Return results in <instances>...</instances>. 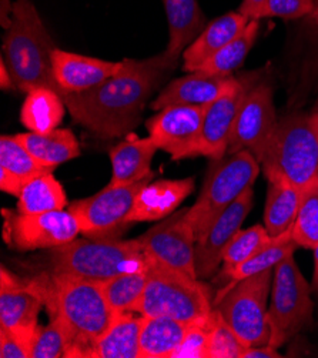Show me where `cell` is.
I'll return each mask as SVG.
<instances>
[{
    "instance_id": "47",
    "label": "cell",
    "mask_w": 318,
    "mask_h": 358,
    "mask_svg": "<svg viewBox=\"0 0 318 358\" xmlns=\"http://www.w3.org/2000/svg\"><path fill=\"white\" fill-rule=\"evenodd\" d=\"M314 110L318 112V100H317V104H315V107H314Z\"/></svg>"
},
{
    "instance_id": "8",
    "label": "cell",
    "mask_w": 318,
    "mask_h": 358,
    "mask_svg": "<svg viewBox=\"0 0 318 358\" xmlns=\"http://www.w3.org/2000/svg\"><path fill=\"white\" fill-rule=\"evenodd\" d=\"M312 308L310 285L301 274L294 255H290L274 267L268 307V345L280 348L301 330L310 327Z\"/></svg>"
},
{
    "instance_id": "25",
    "label": "cell",
    "mask_w": 318,
    "mask_h": 358,
    "mask_svg": "<svg viewBox=\"0 0 318 358\" xmlns=\"http://www.w3.org/2000/svg\"><path fill=\"white\" fill-rule=\"evenodd\" d=\"M145 315L136 317L131 311L120 313L112 327L93 345L90 355L94 358H138L140 334Z\"/></svg>"
},
{
    "instance_id": "12",
    "label": "cell",
    "mask_w": 318,
    "mask_h": 358,
    "mask_svg": "<svg viewBox=\"0 0 318 358\" xmlns=\"http://www.w3.org/2000/svg\"><path fill=\"white\" fill-rule=\"evenodd\" d=\"M277 124L278 119L271 87L267 83L253 85L240 107L230 136L227 155L249 150L260 163Z\"/></svg>"
},
{
    "instance_id": "28",
    "label": "cell",
    "mask_w": 318,
    "mask_h": 358,
    "mask_svg": "<svg viewBox=\"0 0 318 358\" xmlns=\"http://www.w3.org/2000/svg\"><path fill=\"white\" fill-rule=\"evenodd\" d=\"M303 190L284 180L268 182L264 223L273 237L291 230L301 204Z\"/></svg>"
},
{
    "instance_id": "15",
    "label": "cell",
    "mask_w": 318,
    "mask_h": 358,
    "mask_svg": "<svg viewBox=\"0 0 318 358\" xmlns=\"http://www.w3.org/2000/svg\"><path fill=\"white\" fill-rule=\"evenodd\" d=\"M252 86L250 80L236 79L222 96L205 107L196 157L205 156L211 160L226 157L237 115Z\"/></svg>"
},
{
    "instance_id": "21",
    "label": "cell",
    "mask_w": 318,
    "mask_h": 358,
    "mask_svg": "<svg viewBox=\"0 0 318 358\" xmlns=\"http://www.w3.org/2000/svg\"><path fill=\"white\" fill-rule=\"evenodd\" d=\"M159 148L150 137L127 136L110 150V186H127L153 177L152 162Z\"/></svg>"
},
{
    "instance_id": "17",
    "label": "cell",
    "mask_w": 318,
    "mask_h": 358,
    "mask_svg": "<svg viewBox=\"0 0 318 358\" xmlns=\"http://www.w3.org/2000/svg\"><path fill=\"white\" fill-rule=\"evenodd\" d=\"M52 66L55 80L64 96L66 93H79L100 85L117 73L123 67V60L108 62L56 48L52 53Z\"/></svg>"
},
{
    "instance_id": "3",
    "label": "cell",
    "mask_w": 318,
    "mask_h": 358,
    "mask_svg": "<svg viewBox=\"0 0 318 358\" xmlns=\"http://www.w3.org/2000/svg\"><path fill=\"white\" fill-rule=\"evenodd\" d=\"M46 297L72 334L73 345L68 357H89L96 341L119 315L96 281L53 274L52 289Z\"/></svg>"
},
{
    "instance_id": "14",
    "label": "cell",
    "mask_w": 318,
    "mask_h": 358,
    "mask_svg": "<svg viewBox=\"0 0 318 358\" xmlns=\"http://www.w3.org/2000/svg\"><path fill=\"white\" fill-rule=\"evenodd\" d=\"M205 107L168 106L146 122L149 137L173 162L196 157Z\"/></svg>"
},
{
    "instance_id": "7",
    "label": "cell",
    "mask_w": 318,
    "mask_h": 358,
    "mask_svg": "<svg viewBox=\"0 0 318 358\" xmlns=\"http://www.w3.org/2000/svg\"><path fill=\"white\" fill-rule=\"evenodd\" d=\"M259 174L260 163L249 150H240L211 162L200 196L187 213L196 241L207 233L224 210L247 189L253 187Z\"/></svg>"
},
{
    "instance_id": "19",
    "label": "cell",
    "mask_w": 318,
    "mask_h": 358,
    "mask_svg": "<svg viewBox=\"0 0 318 358\" xmlns=\"http://www.w3.org/2000/svg\"><path fill=\"white\" fill-rule=\"evenodd\" d=\"M233 76H211L193 71L187 76L170 82L152 103L153 110H161L168 106H201L207 107L222 96L233 83Z\"/></svg>"
},
{
    "instance_id": "34",
    "label": "cell",
    "mask_w": 318,
    "mask_h": 358,
    "mask_svg": "<svg viewBox=\"0 0 318 358\" xmlns=\"http://www.w3.org/2000/svg\"><path fill=\"white\" fill-rule=\"evenodd\" d=\"M291 237L298 247L318 245V177L303 189L297 219L291 227Z\"/></svg>"
},
{
    "instance_id": "35",
    "label": "cell",
    "mask_w": 318,
    "mask_h": 358,
    "mask_svg": "<svg viewBox=\"0 0 318 358\" xmlns=\"http://www.w3.org/2000/svg\"><path fill=\"white\" fill-rule=\"evenodd\" d=\"M0 167L16 176L24 185L34 177L53 171L41 166L15 136L0 137Z\"/></svg>"
},
{
    "instance_id": "32",
    "label": "cell",
    "mask_w": 318,
    "mask_h": 358,
    "mask_svg": "<svg viewBox=\"0 0 318 358\" xmlns=\"http://www.w3.org/2000/svg\"><path fill=\"white\" fill-rule=\"evenodd\" d=\"M150 267V264H149ZM149 267L123 273L100 282L103 293L116 313L131 311L141 299L149 280Z\"/></svg>"
},
{
    "instance_id": "13",
    "label": "cell",
    "mask_w": 318,
    "mask_h": 358,
    "mask_svg": "<svg viewBox=\"0 0 318 358\" xmlns=\"http://www.w3.org/2000/svg\"><path fill=\"white\" fill-rule=\"evenodd\" d=\"M189 208L170 214L137 240L154 262L197 278L196 234L189 220Z\"/></svg>"
},
{
    "instance_id": "38",
    "label": "cell",
    "mask_w": 318,
    "mask_h": 358,
    "mask_svg": "<svg viewBox=\"0 0 318 358\" xmlns=\"http://www.w3.org/2000/svg\"><path fill=\"white\" fill-rule=\"evenodd\" d=\"M211 321H213V314L207 321L189 324L186 337L173 358H208Z\"/></svg>"
},
{
    "instance_id": "44",
    "label": "cell",
    "mask_w": 318,
    "mask_h": 358,
    "mask_svg": "<svg viewBox=\"0 0 318 358\" xmlns=\"http://www.w3.org/2000/svg\"><path fill=\"white\" fill-rule=\"evenodd\" d=\"M0 87H2L3 90L15 89V83H13L12 75H10V71H9L3 57H2V60H0Z\"/></svg>"
},
{
    "instance_id": "31",
    "label": "cell",
    "mask_w": 318,
    "mask_h": 358,
    "mask_svg": "<svg viewBox=\"0 0 318 358\" xmlns=\"http://www.w3.org/2000/svg\"><path fill=\"white\" fill-rule=\"evenodd\" d=\"M259 33L260 22L257 19H252L236 39L208 59L197 71L211 76H231L233 71L243 64L247 55L250 53L259 38Z\"/></svg>"
},
{
    "instance_id": "36",
    "label": "cell",
    "mask_w": 318,
    "mask_h": 358,
    "mask_svg": "<svg viewBox=\"0 0 318 358\" xmlns=\"http://www.w3.org/2000/svg\"><path fill=\"white\" fill-rule=\"evenodd\" d=\"M73 338L63 318L55 314L46 327H39L34 336L30 358H59L68 357Z\"/></svg>"
},
{
    "instance_id": "26",
    "label": "cell",
    "mask_w": 318,
    "mask_h": 358,
    "mask_svg": "<svg viewBox=\"0 0 318 358\" xmlns=\"http://www.w3.org/2000/svg\"><path fill=\"white\" fill-rule=\"evenodd\" d=\"M189 324L170 317H145L138 358H173L186 337Z\"/></svg>"
},
{
    "instance_id": "10",
    "label": "cell",
    "mask_w": 318,
    "mask_h": 358,
    "mask_svg": "<svg viewBox=\"0 0 318 358\" xmlns=\"http://www.w3.org/2000/svg\"><path fill=\"white\" fill-rule=\"evenodd\" d=\"M153 177L127 186L108 185L101 192L73 201L68 211L73 214L80 233L89 238H115L131 224L130 214L138 193Z\"/></svg>"
},
{
    "instance_id": "30",
    "label": "cell",
    "mask_w": 318,
    "mask_h": 358,
    "mask_svg": "<svg viewBox=\"0 0 318 358\" xmlns=\"http://www.w3.org/2000/svg\"><path fill=\"white\" fill-rule=\"evenodd\" d=\"M17 199L16 210L22 214L60 211L67 206V196L53 171L31 178L23 186Z\"/></svg>"
},
{
    "instance_id": "5",
    "label": "cell",
    "mask_w": 318,
    "mask_h": 358,
    "mask_svg": "<svg viewBox=\"0 0 318 358\" xmlns=\"http://www.w3.org/2000/svg\"><path fill=\"white\" fill-rule=\"evenodd\" d=\"M260 166L268 182L284 180L301 190L307 187L318 177V112L280 120Z\"/></svg>"
},
{
    "instance_id": "22",
    "label": "cell",
    "mask_w": 318,
    "mask_h": 358,
    "mask_svg": "<svg viewBox=\"0 0 318 358\" xmlns=\"http://www.w3.org/2000/svg\"><path fill=\"white\" fill-rule=\"evenodd\" d=\"M249 22L250 19L244 15L230 12L207 23L198 38L183 52V70L189 73L197 71L208 59L236 39Z\"/></svg>"
},
{
    "instance_id": "23",
    "label": "cell",
    "mask_w": 318,
    "mask_h": 358,
    "mask_svg": "<svg viewBox=\"0 0 318 358\" xmlns=\"http://www.w3.org/2000/svg\"><path fill=\"white\" fill-rule=\"evenodd\" d=\"M168 23V43L166 53L180 57L207 26L198 0H163Z\"/></svg>"
},
{
    "instance_id": "40",
    "label": "cell",
    "mask_w": 318,
    "mask_h": 358,
    "mask_svg": "<svg viewBox=\"0 0 318 358\" xmlns=\"http://www.w3.org/2000/svg\"><path fill=\"white\" fill-rule=\"evenodd\" d=\"M36 330H10L0 327V357L2 358H30L31 345Z\"/></svg>"
},
{
    "instance_id": "45",
    "label": "cell",
    "mask_w": 318,
    "mask_h": 358,
    "mask_svg": "<svg viewBox=\"0 0 318 358\" xmlns=\"http://www.w3.org/2000/svg\"><path fill=\"white\" fill-rule=\"evenodd\" d=\"M314 284L318 290V245L314 248Z\"/></svg>"
},
{
    "instance_id": "1",
    "label": "cell",
    "mask_w": 318,
    "mask_h": 358,
    "mask_svg": "<svg viewBox=\"0 0 318 358\" xmlns=\"http://www.w3.org/2000/svg\"><path fill=\"white\" fill-rule=\"evenodd\" d=\"M178 64L179 59L166 50L145 60L124 59L117 73L100 85L66 93V109L76 123L103 140L123 137L140 124L150 96Z\"/></svg>"
},
{
    "instance_id": "20",
    "label": "cell",
    "mask_w": 318,
    "mask_h": 358,
    "mask_svg": "<svg viewBox=\"0 0 318 358\" xmlns=\"http://www.w3.org/2000/svg\"><path fill=\"white\" fill-rule=\"evenodd\" d=\"M194 190V178L157 180L143 187L136 199L130 223L157 222L168 217Z\"/></svg>"
},
{
    "instance_id": "37",
    "label": "cell",
    "mask_w": 318,
    "mask_h": 358,
    "mask_svg": "<svg viewBox=\"0 0 318 358\" xmlns=\"http://www.w3.org/2000/svg\"><path fill=\"white\" fill-rule=\"evenodd\" d=\"M250 345L247 344L215 308L211 321L208 358H243Z\"/></svg>"
},
{
    "instance_id": "39",
    "label": "cell",
    "mask_w": 318,
    "mask_h": 358,
    "mask_svg": "<svg viewBox=\"0 0 318 358\" xmlns=\"http://www.w3.org/2000/svg\"><path fill=\"white\" fill-rule=\"evenodd\" d=\"M314 8L315 0H266L264 5L254 15V19H297L305 15H311L314 12Z\"/></svg>"
},
{
    "instance_id": "43",
    "label": "cell",
    "mask_w": 318,
    "mask_h": 358,
    "mask_svg": "<svg viewBox=\"0 0 318 358\" xmlns=\"http://www.w3.org/2000/svg\"><path fill=\"white\" fill-rule=\"evenodd\" d=\"M264 2L266 0H243L237 12L252 20L254 19V15L257 13V10L264 5Z\"/></svg>"
},
{
    "instance_id": "46",
    "label": "cell",
    "mask_w": 318,
    "mask_h": 358,
    "mask_svg": "<svg viewBox=\"0 0 318 358\" xmlns=\"http://www.w3.org/2000/svg\"><path fill=\"white\" fill-rule=\"evenodd\" d=\"M311 15H312V17L315 19V22L318 24V0H315V8H314V12Z\"/></svg>"
},
{
    "instance_id": "4",
    "label": "cell",
    "mask_w": 318,
    "mask_h": 358,
    "mask_svg": "<svg viewBox=\"0 0 318 358\" xmlns=\"http://www.w3.org/2000/svg\"><path fill=\"white\" fill-rule=\"evenodd\" d=\"M149 264L150 259L137 238H75L52 248L50 255L53 274L96 282L146 268Z\"/></svg>"
},
{
    "instance_id": "24",
    "label": "cell",
    "mask_w": 318,
    "mask_h": 358,
    "mask_svg": "<svg viewBox=\"0 0 318 358\" xmlns=\"http://www.w3.org/2000/svg\"><path fill=\"white\" fill-rule=\"evenodd\" d=\"M36 162L55 170L57 166L80 156V146L70 129H56L50 133H22L15 136Z\"/></svg>"
},
{
    "instance_id": "9",
    "label": "cell",
    "mask_w": 318,
    "mask_h": 358,
    "mask_svg": "<svg viewBox=\"0 0 318 358\" xmlns=\"http://www.w3.org/2000/svg\"><path fill=\"white\" fill-rule=\"evenodd\" d=\"M273 277L274 268L247 277L213 300L223 320L250 347L270 344L267 299Z\"/></svg>"
},
{
    "instance_id": "11",
    "label": "cell",
    "mask_w": 318,
    "mask_h": 358,
    "mask_svg": "<svg viewBox=\"0 0 318 358\" xmlns=\"http://www.w3.org/2000/svg\"><path fill=\"white\" fill-rule=\"evenodd\" d=\"M3 237L8 245L20 252L55 248L78 238L80 227L68 210L22 214L3 210Z\"/></svg>"
},
{
    "instance_id": "33",
    "label": "cell",
    "mask_w": 318,
    "mask_h": 358,
    "mask_svg": "<svg viewBox=\"0 0 318 358\" xmlns=\"http://www.w3.org/2000/svg\"><path fill=\"white\" fill-rule=\"evenodd\" d=\"M275 237L270 236L266 226H253L247 230H240L223 252V270L220 278H224L231 270L250 259L260 250L274 241Z\"/></svg>"
},
{
    "instance_id": "18",
    "label": "cell",
    "mask_w": 318,
    "mask_h": 358,
    "mask_svg": "<svg viewBox=\"0 0 318 358\" xmlns=\"http://www.w3.org/2000/svg\"><path fill=\"white\" fill-rule=\"evenodd\" d=\"M0 287V327L36 330L38 314L45 303L43 289L23 284L2 266Z\"/></svg>"
},
{
    "instance_id": "27",
    "label": "cell",
    "mask_w": 318,
    "mask_h": 358,
    "mask_svg": "<svg viewBox=\"0 0 318 358\" xmlns=\"http://www.w3.org/2000/svg\"><path fill=\"white\" fill-rule=\"evenodd\" d=\"M66 112L63 96L48 87L27 93L20 109V123L34 133H50L59 129Z\"/></svg>"
},
{
    "instance_id": "41",
    "label": "cell",
    "mask_w": 318,
    "mask_h": 358,
    "mask_svg": "<svg viewBox=\"0 0 318 358\" xmlns=\"http://www.w3.org/2000/svg\"><path fill=\"white\" fill-rule=\"evenodd\" d=\"M23 186L24 183H22L16 176L0 167V189H2L5 193L19 197Z\"/></svg>"
},
{
    "instance_id": "42",
    "label": "cell",
    "mask_w": 318,
    "mask_h": 358,
    "mask_svg": "<svg viewBox=\"0 0 318 358\" xmlns=\"http://www.w3.org/2000/svg\"><path fill=\"white\" fill-rule=\"evenodd\" d=\"M282 357L277 348L271 345H261V347H249L244 352L243 358H280Z\"/></svg>"
},
{
    "instance_id": "29",
    "label": "cell",
    "mask_w": 318,
    "mask_h": 358,
    "mask_svg": "<svg viewBox=\"0 0 318 358\" xmlns=\"http://www.w3.org/2000/svg\"><path fill=\"white\" fill-rule=\"evenodd\" d=\"M297 247H298L297 243L291 237V230L275 237L271 244H268L267 247L260 250V252L253 255L250 259H247L240 266H237L234 270H231L224 277V278H227V282L219 290V293L216 296L226 293L227 290L234 287L238 281H241L247 277H252V275H256L266 270L274 268L280 262H282L290 255H294Z\"/></svg>"
},
{
    "instance_id": "16",
    "label": "cell",
    "mask_w": 318,
    "mask_h": 358,
    "mask_svg": "<svg viewBox=\"0 0 318 358\" xmlns=\"http://www.w3.org/2000/svg\"><path fill=\"white\" fill-rule=\"evenodd\" d=\"M253 187L247 189L196 241V273L198 280L211 277L222 264L224 248L241 230V224L253 207Z\"/></svg>"
},
{
    "instance_id": "6",
    "label": "cell",
    "mask_w": 318,
    "mask_h": 358,
    "mask_svg": "<svg viewBox=\"0 0 318 358\" xmlns=\"http://www.w3.org/2000/svg\"><path fill=\"white\" fill-rule=\"evenodd\" d=\"M213 310L215 303L205 284L150 259L146 289L133 313L145 317H170L194 324L207 321Z\"/></svg>"
},
{
    "instance_id": "2",
    "label": "cell",
    "mask_w": 318,
    "mask_h": 358,
    "mask_svg": "<svg viewBox=\"0 0 318 358\" xmlns=\"http://www.w3.org/2000/svg\"><path fill=\"white\" fill-rule=\"evenodd\" d=\"M55 49V42L31 0H16L10 24L3 36V59L15 89L29 93L33 89L48 87L63 96L53 76Z\"/></svg>"
}]
</instances>
